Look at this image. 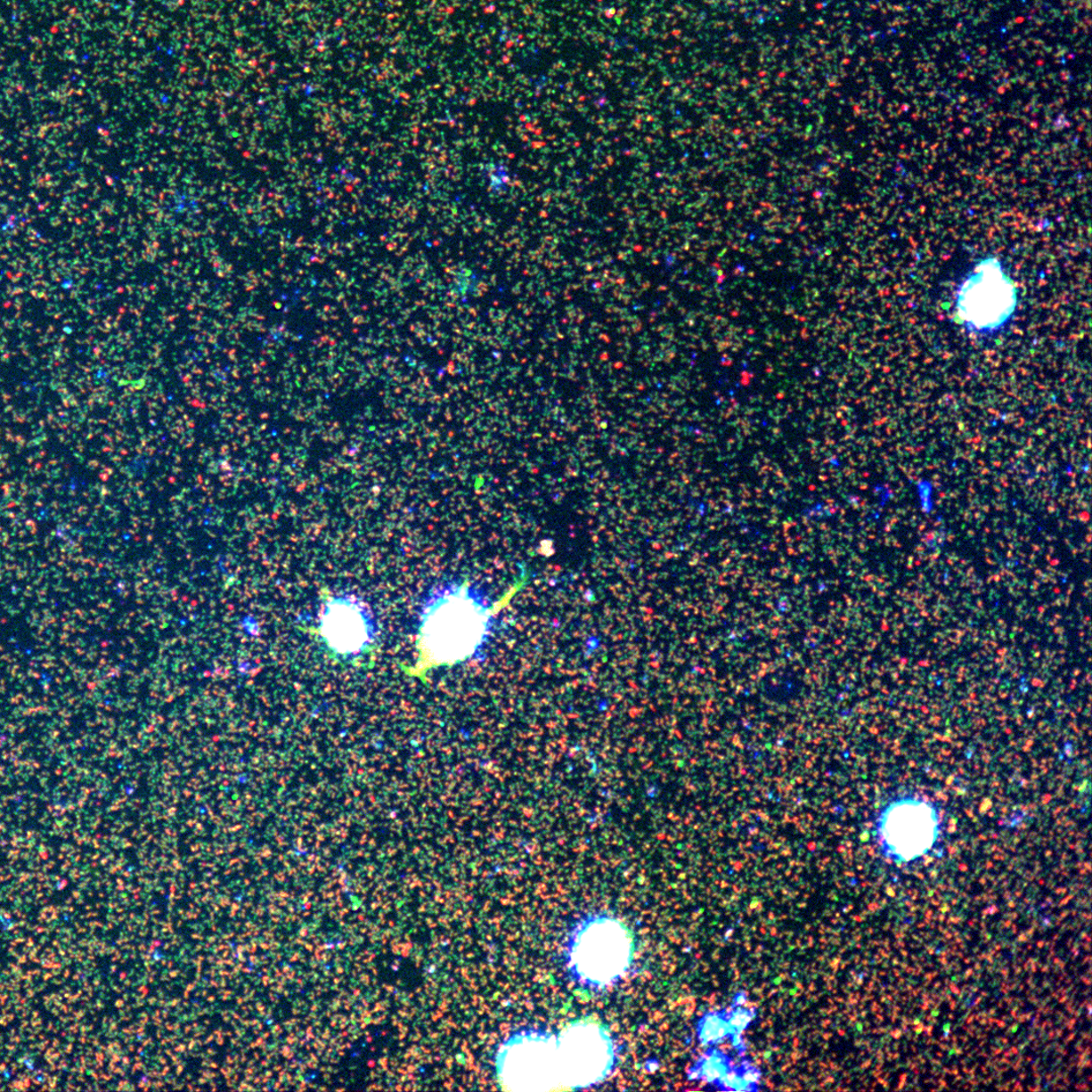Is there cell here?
Returning <instances> with one entry per match:
<instances>
[{
    "instance_id": "obj_4",
    "label": "cell",
    "mask_w": 1092,
    "mask_h": 1092,
    "mask_svg": "<svg viewBox=\"0 0 1092 1092\" xmlns=\"http://www.w3.org/2000/svg\"><path fill=\"white\" fill-rule=\"evenodd\" d=\"M937 819L929 805L900 803L890 806L882 817L880 835L889 854L915 859L925 854L936 839Z\"/></svg>"
},
{
    "instance_id": "obj_8",
    "label": "cell",
    "mask_w": 1092,
    "mask_h": 1092,
    "mask_svg": "<svg viewBox=\"0 0 1092 1092\" xmlns=\"http://www.w3.org/2000/svg\"><path fill=\"white\" fill-rule=\"evenodd\" d=\"M718 1090L721 1091H758L759 1088L750 1086L742 1077H740L737 1066L730 1069V1072L723 1077L722 1080L714 1084Z\"/></svg>"
},
{
    "instance_id": "obj_6",
    "label": "cell",
    "mask_w": 1092,
    "mask_h": 1092,
    "mask_svg": "<svg viewBox=\"0 0 1092 1092\" xmlns=\"http://www.w3.org/2000/svg\"><path fill=\"white\" fill-rule=\"evenodd\" d=\"M734 1034L728 1016V1009L707 1013L698 1023V1038L702 1045L716 1046Z\"/></svg>"
},
{
    "instance_id": "obj_11",
    "label": "cell",
    "mask_w": 1092,
    "mask_h": 1092,
    "mask_svg": "<svg viewBox=\"0 0 1092 1092\" xmlns=\"http://www.w3.org/2000/svg\"><path fill=\"white\" fill-rule=\"evenodd\" d=\"M746 1000H747L746 993L743 990H740L736 993L734 999H732L731 1006H744Z\"/></svg>"
},
{
    "instance_id": "obj_9",
    "label": "cell",
    "mask_w": 1092,
    "mask_h": 1092,
    "mask_svg": "<svg viewBox=\"0 0 1092 1092\" xmlns=\"http://www.w3.org/2000/svg\"><path fill=\"white\" fill-rule=\"evenodd\" d=\"M738 1072L742 1079L749 1083L750 1086L759 1088L758 1084L762 1079V1072L758 1067L751 1063L749 1060H745L737 1066Z\"/></svg>"
},
{
    "instance_id": "obj_3",
    "label": "cell",
    "mask_w": 1092,
    "mask_h": 1092,
    "mask_svg": "<svg viewBox=\"0 0 1092 1092\" xmlns=\"http://www.w3.org/2000/svg\"><path fill=\"white\" fill-rule=\"evenodd\" d=\"M318 633L331 653L341 656L363 654L375 639L369 612L348 597L328 598L322 609Z\"/></svg>"
},
{
    "instance_id": "obj_2",
    "label": "cell",
    "mask_w": 1092,
    "mask_h": 1092,
    "mask_svg": "<svg viewBox=\"0 0 1092 1092\" xmlns=\"http://www.w3.org/2000/svg\"><path fill=\"white\" fill-rule=\"evenodd\" d=\"M1017 305L1015 284L997 258H986L964 281L957 295V314L977 332H992L1011 320Z\"/></svg>"
},
{
    "instance_id": "obj_5",
    "label": "cell",
    "mask_w": 1092,
    "mask_h": 1092,
    "mask_svg": "<svg viewBox=\"0 0 1092 1092\" xmlns=\"http://www.w3.org/2000/svg\"><path fill=\"white\" fill-rule=\"evenodd\" d=\"M731 1068V1060L728 1055L713 1046L691 1069L689 1079L715 1084L722 1080Z\"/></svg>"
},
{
    "instance_id": "obj_10",
    "label": "cell",
    "mask_w": 1092,
    "mask_h": 1092,
    "mask_svg": "<svg viewBox=\"0 0 1092 1092\" xmlns=\"http://www.w3.org/2000/svg\"><path fill=\"white\" fill-rule=\"evenodd\" d=\"M729 1039H730V1043L732 1047H734V1048L738 1051L740 1056H743V1055L745 1054L746 1050V1047L745 1044V1039L743 1038V1035L734 1034L729 1037Z\"/></svg>"
},
{
    "instance_id": "obj_1",
    "label": "cell",
    "mask_w": 1092,
    "mask_h": 1092,
    "mask_svg": "<svg viewBox=\"0 0 1092 1092\" xmlns=\"http://www.w3.org/2000/svg\"><path fill=\"white\" fill-rule=\"evenodd\" d=\"M493 612L468 584L444 591L423 612L419 627L417 660L403 671L421 680L433 669L468 661L487 639Z\"/></svg>"
},
{
    "instance_id": "obj_7",
    "label": "cell",
    "mask_w": 1092,
    "mask_h": 1092,
    "mask_svg": "<svg viewBox=\"0 0 1092 1092\" xmlns=\"http://www.w3.org/2000/svg\"><path fill=\"white\" fill-rule=\"evenodd\" d=\"M757 1014V1009L746 1008L743 1006L728 1008L729 1023L734 1034L743 1035L744 1031L750 1027Z\"/></svg>"
}]
</instances>
